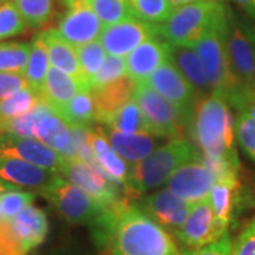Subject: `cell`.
Returning <instances> with one entry per match:
<instances>
[{
	"label": "cell",
	"instance_id": "40",
	"mask_svg": "<svg viewBox=\"0 0 255 255\" xmlns=\"http://www.w3.org/2000/svg\"><path fill=\"white\" fill-rule=\"evenodd\" d=\"M127 75V63L124 57L108 55L105 63L102 64L101 70L95 74L90 81L91 91L102 88L108 84L118 81L119 78Z\"/></svg>",
	"mask_w": 255,
	"mask_h": 255
},
{
	"label": "cell",
	"instance_id": "43",
	"mask_svg": "<svg viewBox=\"0 0 255 255\" xmlns=\"http://www.w3.org/2000/svg\"><path fill=\"white\" fill-rule=\"evenodd\" d=\"M182 255H233V238L228 234H223L221 237L211 243L209 246L200 247V248H186L182 251Z\"/></svg>",
	"mask_w": 255,
	"mask_h": 255
},
{
	"label": "cell",
	"instance_id": "2",
	"mask_svg": "<svg viewBox=\"0 0 255 255\" xmlns=\"http://www.w3.org/2000/svg\"><path fill=\"white\" fill-rule=\"evenodd\" d=\"M190 125L191 136L206 157L238 163L234 119L227 98L221 92L213 91L197 102Z\"/></svg>",
	"mask_w": 255,
	"mask_h": 255
},
{
	"label": "cell",
	"instance_id": "20",
	"mask_svg": "<svg viewBox=\"0 0 255 255\" xmlns=\"http://www.w3.org/2000/svg\"><path fill=\"white\" fill-rule=\"evenodd\" d=\"M9 223L27 254L41 246L48 234V220L46 213L34 204L26 206Z\"/></svg>",
	"mask_w": 255,
	"mask_h": 255
},
{
	"label": "cell",
	"instance_id": "45",
	"mask_svg": "<svg viewBox=\"0 0 255 255\" xmlns=\"http://www.w3.org/2000/svg\"><path fill=\"white\" fill-rule=\"evenodd\" d=\"M226 98L231 107H234L236 110L247 111L255 118V90L240 87L228 94Z\"/></svg>",
	"mask_w": 255,
	"mask_h": 255
},
{
	"label": "cell",
	"instance_id": "17",
	"mask_svg": "<svg viewBox=\"0 0 255 255\" xmlns=\"http://www.w3.org/2000/svg\"><path fill=\"white\" fill-rule=\"evenodd\" d=\"M173 55V46L166 40L152 37L125 57L127 75L135 82L147 80Z\"/></svg>",
	"mask_w": 255,
	"mask_h": 255
},
{
	"label": "cell",
	"instance_id": "36",
	"mask_svg": "<svg viewBox=\"0 0 255 255\" xmlns=\"http://www.w3.org/2000/svg\"><path fill=\"white\" fill-rule=\"evenodd\" d=\"M75 50H77V55L80 60V65H81L84 77L90 85L92 77L100 71L102 64L105 63L108 53L104 48L100 40H95V41H91V43L84 44V46L75 47Z\"/></svg>",
	"mask_w": 255,
	"mask_h": 255
},
{
	"label": "cell",
	"instance_id": "46",
	"mask_svg": "<svg viewBox=\"0 0 255 255\" xmlns=\"http://www.w3.org/2000/svg\"><path fill=\"white\" fill-rule=\"evenodd\" d=\"M28 87L23 74L0 73V101L10 97L18 90Z\"/></svg>",
	"mask_w": 255,
	"mask_h": 255
},
{
	"label": "cell",
	"instance_id": "44",
	"mask_svg": "<svg viewBox=\"0 0 255 255\" xmlns=\"http://www.w3.org/2000/svg\"><path fill=\"white\" fill-rule=\"evenodd\" d=\"M0 254L1 255H28L21 243L11 230L10 223L0 224Z\"/></svg>",
	"mask_w": 255,
	"mask_h": 255
},
{
	"label": "cell",
	"instance_id": "28",
	"mask_svg": "<svg viewBox=\"0 0 255 255\" xmlns=\"http://www.w3.org/2000/svg\"><path fill=\"white\" fill-rule=\"evenodd\" d=\"M107 128L124 133H150L152 130L146 121L143 112L133 97L124 104L115 114H112L108 121L104 124Z\"/></svg>",
	"mask_w": 255,
	"mask_h": 255
},
{
	"label": "cell",
	"instance_id": "49",
	"mask_svg": "<svg viewBox=\"0 0 255 255\" xmlns=\"http://www.w3.org/2000/svg\"><path fill=\"white\" fill-rule=\"evenodd\" d=\"M6 190H11V189H9L6 184H3V183L0 182V193H1V191H6Z\"/></svg>",
	"mask_w": 255,
	"mask_h": 255
},
{
	"label": "cell",
	"instance_id": "12",
	"mask_svg": "<svg viewBox=\"0 0 255 255\" xmlns=\"http://www.w3.org/2000/svg\"><path fill=\"white\" fill-rule=\"evenodd\" d=\"M228 55L231 71L240 87L255 90V53L251 27H241L230 17Z\"/></svg>",
	"mask_w": 255,
	"mask_h": 255
},
{
	"label": "cell",
	"instance_id": "11",
	"mask_svg": "<svg viewBox=\"0 0 255 255\" xmlns=\"http://www.w3.org/2000/svg\"><path fill=\"white\" fill-rule=\"evenodd\" d=\"M55 33L74 47L84 46L100 40L104 24L85 0H75L54 28Z\"/></svg>",
	"mask_w": 255,
	"mask_h": 255
},
{
	"label": "cell",
	"instance_id": "38",
	"mask_svg": "<svg viewBox=\"0 0 255 255\" xmlns=\"http://www.w3.org/2000/svg\"><path fill=\"white\" fill-rule=\"evenodd\" d=\"M28 26L13 0L0 1V41L21 36L27 31Z\"/></svg>",
	"mask_w": 255,
	"mask_h": 255
},
{
	"label": "cell",
	"instance_id": "51",
	"mask_svg": "<svg viewBox=\"0 0 255 255\" xmlns=\"http://www.w3.org/2000/svg\"><path fill=\"white\" fill-rule=\"evenodd\" d=\"M73 1H75V0H64V3H65V6H70Z\"/></svg>",
	"mask_w": 255,
	"mask_h": 255
},
{
	"label": "cell",
	"instance_id": "25",
	"mask_svg": "<svg viewBox=\"0 0 255 255\" xmlns=\"http://www.w3.org/2000/svg\"><path fill=\"white\" fill-rule=\"evenodd\" d=\"M104 132L115 152L130 164L143 160L155 150V136L150 133H124L111 128H105Z\"/></svg>",
	"mask_w": 255,
	"mask_h": 255
},
{
	"label": "cell",
	"instance_id": "41",
	"mask_svg": "<svg viewBox=\"0 0 255 255\" xmlns=\"http://www.w3.org/2000/svg\"><path fill=\"white\" fill-rule=\"evenodd\" d=\"M237 117L234 119V129L238 143L255 162V118L244 110H237Z\"/></svg>",
	"mask_w": 255,
	"mask_h": 255
},
{
	"label": "cell",
	"instance_id": "5",
	"mask_svg": "<svg viewBox=\"0 0 255 255\" xmlns=\"http://www.w3.org/2000/svg\"><path fill=\"white\" fill-rule=\"evenodd\" d=\"M41 194L54 206L64 220L71 224L88 226L92 234L105 226L112 209L101 206L87 191L68 182L60 173L55 174L51 183L41 190Z\"/></svg>",
	"mask_w": 255,
	"mask_h": 255
},
{
	"label": "cell",
	"instance_id": "14",
	"mask_svg": "<svg viewBox=\"0 0 255 255\" xmlns=\"http://www.w3.org/2000/svg\"><path fill=\"white\" fill-rule=\"evenodd\" d=\"M156 36H159L157 24L135 18L104 27L100 41L107 50L108 55L125 58L143 41Z\"/></svg>",
	"mask_w": 255,
	"mask_h": 255
},
{
	"label": "cell",
	"instance_id": "50",
	"mask_svg": "<svg viewBox=\"0 0 255 255\" xmlns=\"http://www.w3.org/2000/svg\"><path fill=\"white\" fill-rule=\"evenodd\" d=\"M251 37H253V43H254V53H255V28L251 27Z\"/></svg>",
	"mask_w": 255,
	"mask_h": 255
},
{
	"label": "cell",
	"instance_id": "29",
	"mask_svg": "<svg viewBox=\"0 0 255 255\" xmlns=\"http://www.w3.org/2000/svg\"><path fill=\"white\" fill-rule=\"evenodd\" d=\"M30 44H31L30 55H28L27 65L23 73V77H24L28 87L40 94L43 90L44 82H46L47 74L51 67V63H50L46 44L41 40L40 34H37Z\"/></svg>",
	"mask_w": 255,
	"mask_h": 255
},
{
	"label": "cell",
	"instance_id": "53",
	"mask_svg": "<svg viewBox=\"0 0 255 255\" xmlns=\"http://www.w3.org/2000/svg\"><path fill=\"white\" fill-rule=\"evenodd\" d=\"M0 255H1V254H0Z\"/></svg>",
	"mask_w": 255,
	"mask_h": 255
},
{
	"label": "cell",
	"instance_id": "47",
	"mask_svg": "<svg viewBox=\"0 0 255 255\" xmlns=\"http://www.w3.org/2000/svg\"><path fill=\"white\" fill-rule=\"evenodd\" d=\"M234 1L255 17V0H234Z\"/></svg>",
	"mask_w": 255,
	"mask_h": 255
},
{
	"label": "cell",
	"instance_id": "18",
	"mask_svg": "<svg viewBox=\"0 0 255 255\" xmlns=\"http://www.w3.org/2000/svg\"><path fill=\"white\" fill-rule=\"evenodd\" d=\"M193 204L177 197L169 189L153 193L142 201L140 209L164 230L176 233L184 224Z\"/></svg>",
	"mask_w": 255,
	"mask_h": 255
},
{
	"label": "cell",
	"instance_id": "48",
	"mask_svg": "<svg viewBox=\"0 0 255 255\" xmlns=\"http://www.w3.org/2000/svg\"><path fill=\"white\" fill-rule=\"evenodd\" d=\"M174 7H180L184 4H189V3H194V1H200V0H169Z\"/></svg>",
	"mask_w": 255,
	"mask_h": 255
},
{
	"label": "cell",
	"instance_id": "31",
	"mask_svg": "<svg viewBox=\"0 0 255 255\" xmlns=\"http://www.w3.org/2000/svg\"><path fill=\"white\" fill-rule=\"evenodd\" d=\"M41 101V95L30 87H24L0 101V127L11 119L27 114Z\"/></svg>",
	"mask_w": 255,
	"mask_h": 255
},
{
	"label": "cell",
	"instance_id": "22",
	"mask_svg": "<svg viewBox=\"0 0 255 255\" xmlns=\"http://www.w3.org/2000/svg\"><path fill=\"white\" fill-rule=\"evenodd\" d=\"M240 200L238 174H228L219 177L209 196V203L219 226L227 231Z\"/></svg>",
	"mask_w": 255,
	"mask_h": 255
},
{
	"label": "cell",
	"instance_id": "26",
	"mask_svg": "<svg viewBox=\"0 0 255 255\" xmlns=\"http://www.w3.org/2000/svg\"><path fill=\"white\" fill-rule=\"evenodd\" d=\"M80 91H85L80 82L71 75L63 73L51 65L40 95H41V100L44 101L47 105H50L54 112H58Z\"/></svg>",
	"mask_w": 255,
	"mask_h": 255
},
{
	"label": "cell",
	"instance_id": "39",
	"mask_svg": "<svg viewBox=\"0 0 255 255\" xmlns=\"http://www.w3.org/2000/svg\"><path fill=\"white\" fill-rule=\"evenodd\" d=\"M36 199L34 193L21 190H6L0 193V224L7 223L17 216L28 204Z\"/></svg>",
	"mask_w": 255,
	"mask_h": 255
},
{
	"label": "cell",
	"instance_id": "6",
	"mask_svg": "<svg viewBox=\"0 0 255 255\" xmlns=\"http://www.w3.org/2000/svg\"><path fill=\"white\" fill-rule=\"evenodd\" d=\"M228 23L210 30L191 47L199 54L209 75L213 91L221 92L224 97L240 88L236 81L228 55Z\"/></svg>",
	"mask_w": 255,
	"mask_h": 255
},
{
	"label": "cell",
	"instance_id": "21",
	"mask_svg": "<svg viewBox=\"0 0 255 255\" xmlns=\"http://www.w3.org/2000/svg\"><path fill=\"white\" fill-rule=\"evenodd\" d=\"M40 37L46 44L51 65L58 68L60 71H63V73L68 74L73 78H75L77 81L81 84V87L85 91H91L88 82L84 77V73H82L75 47L71 46L70 43H67L65 40H63L55 33L54 28L41 31Z\"/></svg>",
	"mask_w": 255,
	"mask_h": 255
},
{
	"label": "cell",
	"instance_id": "4",
	"mask_svg": "<svg viewBox=\"0 0 255 255\" xmlns=\"http://www.w3.org/2000/svg\"><path fill=\"white\" fill-rule=\"evenodd\" d=\"M227 7L219 0H200L176 7L157 33L173 47H193L210 30L228 23Z\"/></svg>",
	"mask_w": 255,
	"mask_h": 255
},
{
	"label": "cell",
	"instance_id": "24",
	"mask_svg": "<svg viewBox=\"0 0 255 255\" xmlns=\"http://www.w3.org/2000/svg\"><path fill=\"white\" fill-rule=\"evenodd\" d=\"M133 90L135 81L125 75L118 81L91 91L95 104V121L105 124L112 114L132 98Z\"/></svg>",
	"mask_w": 255,
	"mask_h": 255
},
{
	"label": "cell",
	"instance_id": "30",
	"mask_svg": "<svg viewBox=\"0 0 255 255\" xmlns=\"http://www.w3.org/2000/svg\"><path fill=\"white\" fill-rule=\"evenodd\" d=\"M73 128H90L95 121V104L91 91H80L63 110L57 112Z\"/></svg>",
	"mask_w": 255,
	"mask_h": 255
},
{
	"label": "cell",
	"instance_id": "16",
	"mask_svg": "<svg viewBox=\"0 0 255 255\" xmlns=\"http://www.w3.org/2000/svg\"><path fill=\"white\" fill-rule=\"evenodd\" d=\"M58 172L17 157H0V182L11 190H43Z\"/></svg>",
	"mask_w": 255,
	"mask_h": 255
},
{
	"label": "cell",
	"instance_id": "15",
	"mask_svg": "<svg viewBox=\"0 0 255 255\" xmlns=\"http://www.w3.org/2000/svg\"><path fill=\"white\" fill-rule=\"evenodd\" d=\"M0 157H17L53 172H58L64 163L63 156L36 137L0 136Z\"/></svg>",
	"mask_w": 255,
	"mask_h": 255
},
{
	"label": "cell",
	"instance_id": "34",
	"mask_svg": "<svg viewBox=\"0 0 255 255\" xmlns=\"http://www.w3.org/2000/svg\"><path fill=\"white\" fill-rule=\"evenodd\" d=\"M30 48V43L0 41V73H24Z\"/></svg>",
	"mask_w": 255,
	"mask_h": 255
},
{
	"label": "cell",
	"instance_id": "13",
	"mask_svg": "<svg viewBox=\"0 0 255 255\" xmlns=\"http://www.w3.org/2000/svg\"><path fill=\"white\" fill-rule=\"evenodd\" d=\"M226 233L227 231L219 226L207 199L191 206L184 224L174 233V236L186 248L193 250L209 246Z\"/></svg>",
	"mask_w": 255,
	"mask_h": 255
},
{
	"label": "cell",
	"instance_id": "8",
	"mask_svg": "<svg viewBox=\"0 0 255 255\" xmlns=\"http://www.w3.org/2000/svg\"><path fill=\"white\" fill-rule=\"evenodd\" d=\"M58 173L68 182L87 191L94 200L104 207H114L121 201L128 200L125 196H121V184L101 174L80 159H65Z\"/></svg>",
	"mask_w": 255,
	"mask_h": 255
},
{
	"label": "cell",
	"instance_id": "33",
	"mask_svg": "<svg viewBox=\"0 0 255 255\" xmlns=\"http://www.w3.org/2000/svg\"><path fill=\"white\" fill-rule=\"evenodd\" d=\"M50 110L53 108L41 100L30 112L3 124L0 127V136L9 135V136L16 137H34V130H36L38 119Z\"/></svg>",
	"mask_w": 255,
	"mask_h": 255
},
{
	"label": "cell",
	"instance_id": "7",
	"mask_svg": "<svg viewBox=\"0 0 255 255\" xmlns=\"http://www.w3.org/2000/svg\"><path fill=\"white\" fill-rule=\"evenodd\" d=\"M132 97L139 104L153 136L182 137L186 127L190 125L191 121L182 111L145 82H135Z\"/></svg>",
	"mask_w": 255,
	"mask_h": 255
},
{
	"label": "cell",
	"instance_id": "42",
	"mask_svg": "<svg viewBox=\"0 0 255 255\" xmlns=\"http://www.w3.org/2000/svg\"><path fill=\"white\" fill-rule=\"evenodd\" d=\"M233 255H255V214L233 241Z\"/></svg>",
	"mask_w": 255,
	"mask_h": 255
},
{
	"label": "cell",
	"instance_id": "3",
	"mask_svg": "<svg viewBox=\"0 0 255 255\" xmlns=\"http://www.w3.org/2000/svg\"><path fill=\"white\" fill-rule=\"evenodd\" d=\"M196 146L184 137L172 139L169 143L157 147L143 160L129 167L128 184L124 196L128 200L136 199L142 193L160 187L186 162L199 157Z\"/></svg>",
	"mask_w": 255,
	"mask_h": 255
},
{
	"label": "cell",
	"instance_id": "1",
	"mask_svg": "<svg viewBox=\"0 0 255 255\" xmlns=\"http://www.w3.org/2000/svg\"><path fill=\"white\" fill-rule=\"evenodd\" d=\"M105 250L108 255H182L169 231L129 200L114 210Z\"/></svg>",
	"mask_w": 255,
	"mask_h": 255
},
{
	"label": "cell",
	"instance_id": "37",
	"mask_svg": "<svg viewBox=\"0 0 255 255\" xmlns=\"http://www.w3.org/2000/svg\"><path fill=\"white\" fill-rule=\"evenodd\" d=\"M139 20L152 24H162L173 14L174 7L169 0H130Z\"/></svg>",
	"mask_w": 255,
	"mask_h": 255
},
{
	"label": "cell",
	"instance_id": "10",
	"mask_svg": "<svg viewBox=\"0 0 255 255\" xmlns=\"http://www.w3.org/2000/svg\"><path fill=\"white\" fill-rule=\"evenodd\" d=\"M214 183L216 176L200 155L182 164L170 176L167 189L184 201L196 204L209 199Z\"/></svg>",
	"mask_w": 255,
	"mask_h": 255
},
{
	"label": "cell",
	"instance_id": "35",
	"mask_svg": "<svg viewBox=\"0 0 255 255\" xmlns=\"http://www.w3.org/2000/svg\"><path fill=\"white\" fill-rule=\"evenodd\" d=\"M30 28H43L53 16V0H13Z\"/></svg>",
	"mask_w": 255,
	"mask_h": 255
},
{
	"label": "cell",
	"instance_id": "52",
	"mask_svg": "<svg viewBox=\"0 0 255 255\" xmlns=\"http://www.w3.org/2000/svg\"><path fill=\"white\" fill-rule=\"evenodd\" d=\"M0 1H1V0H0Z\"/></svg>",
	"mask_w": 255,
	"mask_h": 255
},
{
	"label": "cell",
	"instance_id": "27",
	"mask_svg": "<svg viewBox=\"0 0 255 255\" xmlns=\"http://www.w3.org/2000/svg\"><path fill=\"white\" fill-rule=\"evenodd\" d=\"M174 64L179 67L183 75L189 80L196 92H213L210 84L209 75L206 73V68L199 54L191 47H173Z\"/></svg>",
	"mask_w": 255,
	"mask_h": 255
},
{
	"label": "cell",
	"instance_id": "23",
	"mask_svg": "<svg viewBox=\"0 0 255 255\" xmlns=\"http://www.w3.org/2000/svg\"><path fill=\"white\" fill-rule=\"evenodd\" d=\"M34 137L57 150L64 159L73 157V128L53 110L38 119Z\"/></svg>",
	"mask_w": 255,
	"mask_h": 255
},
{
	"label": "cell",
	"instance_id": "9",
	"mask_svg": "<svg viewBox=\"0 0 255 255\" xmlns=\"http://www.w3.org/2000/svg\"><path fill=\"white\" fill-rule=\"evenodd\" d=\"M142 82L147 84L166 100L170 101L177 110L182 111L191 121L196 105L199 102L196 98L197 92L174 64L173 58L160 65L147 80Z\"/></svg>",
	"mask_w": 255,
	"mask_h": 255
},
{
	"label": "cell",
	"instance_id": "32",
	"mask_svg": "<svg viewBox=\"0 0 255 255\" xmlns=\"http://www.w3.org/2000/svg\"><path fill=\"white\" fill-rule=\"evenodd\" d=\"M85 1L95 11L104 27L137 18L136 13L130 4V0H85Z\"/></svg>",
	"mask_w": 255,
	"mask_h": 255
},
{
	"label": "cell",
	"instance_id": "19",
	"mask_svg": "<svg viewBox=\"0 0 255 255\" xmlns=\"http://www.w3.org/2000/svg\"><path fill=\"white\" fill-rule=\"evenodd\" d=\"M88 140L98 162V172L122 186L125 190L129 177L127 162L115 152L102 128L88 129Z\"/></svg>",
	"mask_w": 255,
	"mask_h": 255
}]
</instances>
